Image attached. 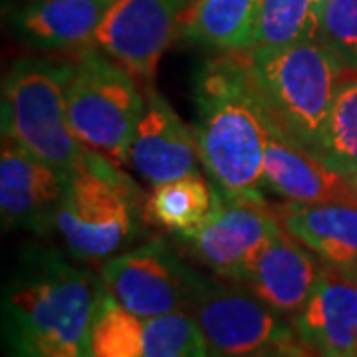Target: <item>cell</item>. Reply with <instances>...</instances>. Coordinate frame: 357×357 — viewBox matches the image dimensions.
Returning <instances> with one entry per match:
<instances>
[{
  "label": "cell",
  "instance_id": "1",
  "mask_svg": "<svg viewBox=\"0 0 357 357\" xmlns=\"http://www.w3.org/2000/svg\"><path fill=\"white\" fill-rule=\"evenodd\" d=\"M192 131L211 183L225 199L264 203V155L272 114L241 52L208 58L192 84Z\"/></svg>",
  "mask_w": 357,
  "mask_h": 357
},
{
  "label": "cell",
  "instance_id": "2",
  "mask_svg": "<svg viewBox=\"0 0 357 357\" xmlns=\"http://www.w3.org/2000/svg\"><path fill=\"white\" fill-rule=\"evenodd\" d=\"M102 278L54 250L22 256L4 288L2 337L8 357L86 351Z\"/></svg>",
  "mask_w": 357,
  "mask_h": 357
},
{
  "label": "cell",
  "instance_id": "3",
  "mask_svg": "<svg viewBox=\"0 0 357 357\" xmlns=\"http://www.w3.org/2000/svg\"><path fill=\"white\" fill-rule=\"evenodd\" d=\"M241 54L278 126L319 159L333 98L344 79L342 64L318 38Z\"/></svg>",
  "mask_w": 357,
  "mask_h": 357
},
{
  "label": "cell",
  "instance_id": "4",
  "mask_svg": "<svg viewBox=\"0 0 357 357\" xmlns=\"http://www.w3.org/2000/svg\"><path fill=\"white\" fill-rule=\"evenodd\" d=\"M70 70L72 62L24 56L10 66L2 82V137L64 173L82 165L89 151L68 121Z\"/></svg>",
  "mask_w": 357,
  "mask_h": 357
},
{
  "label": "cell",
  "instance_id": "5",
  "mask_svg": "<svg viewBox=\"0 0 357 357\" xmlns=\"http://www.w3.org/2000/svg\"><path fill=\"white\" fill-rule=\"evenodd\" d=\"M137 187L119 167L88 151L82 165L68 173L56 213V232L70 255L84 262H105L123 252L137 236Z\"/></svg>",
  "mask_w": 357,
  "mask_h": 357
},
{
  "label": "cell",
  "instance_id": "6",
  "mask_svg": "<svg viewBox=\"0 0 357 357\" xmlns=\"http://www.w3.org/2000/svg\"><path fill=\"white\" fill-rule=\"evenodd\" d=\"M137 77L96 44L77 52L72 62L66 107L77 141L114 165L129 163V149L145 109Z\"/></svg>",
  "mask_w": 357,
  "mask_h": 357
},
{
  "label": "cell",
  "instance_id": "7",
  "mask_svg": "<svg viewBox=\"0 0 357 357\" xmlns=\"http://www.w3.org/2000/svg\"><path fill=\"white\" fill-rule=\"evenodd\" d=\"M211 357H255L270 345L296 337L292 321L234 280L197 274L189 310Z\"/></svg>",
  "mask_w": 357,
  "mask_h": 357
},
{
  "label": "cell",
  "instance_id": "8",
  "mask_svg": "<svg viewBox=\"0 0 357 357\" xmlns=\"http://www.w3.org/2000/svg\"><path fill=\"white\" fill-rule=\"evenodd\" d=\"M103 286L141 319L187 312L197 272L163 241L129 248L102 264Z\"/></svg>",
  "mask_w": 357,
  "mask_h": 357
},
{
  "label": "cell",
  "instance_id": "9",
  "mask_svg": "<svg viewBox=\"0 0 357 357\" xmlns=\"http://www.w3.org/2000/svg\"><path fill=\"white\" fill-rule=\"evenodd\" d=\"M192 0H115L93 44L143 84H153L159 62L183 32Z\"/></svg>",
  "mask_w": 357,
  "mask_h": 357
},
{
  "label": "cell",
  "instance_id": "10",
  "mask_svg": "<svg viewBox=\"0 0 357 357\" xmlns=\"http://www.w3.org/2000/svg\"><path fill=\"white\" fill-rule=\"evenodd\" d=\"M280 227V217L266 204L236 203L220 192L208 220L178 236L199 264L218 278L243 284L260 252Z\"/></svg>",
  "mask_w": 357,
  "mask_h": 357
},
{
  "label": "cell",
  "instance_id": "11",
  "mask_svg": "<svg viewBox=\"0 0 357 357\" xmlns=\"http://www.w3.org/2000/svg\"><path fill=\"white\" fill-rule=\"evenodd\" d=\"M68 173L44 163L8 137L0 155V215L4 230L46 234L56 229Z\"/></svg>",
  "mask_w": 357,
  "mask_h": 357
},
{
  "label": "cell",
  "instance_id": "12",
  "mask_svg": "<svg viewBox=\"0 0 357 357\" xmlns=\"http://www.w3.org/2000/svg\"><path fill=\"white\" fill-rule=\"evenodd\" d=\"M145 109L129 149V165L151 185L201 173V155L189 128L153 84H143Z\"/></svg>",
  "mask_w": 357,
  "mask_h": 357
},
{
  "label": "cell",
  "instance_id": "13",
  "mask_svg": "<svg viewBox=\"0 0 357 357\" xmlns=\"http://www.w3.org/2000/svg\"><path fill=\"white\" fill-rule=\"evenodd\" d=\"M324 268L318 256L280 222L243 284L272 310L292 319L312 298Z\"/></svg>",
  "mask_w": 357,
  "mask_h": 357
},
{
  "label": "cell",
  "instance_id": "14",
  "mask_svg": "<svg viewBox=\"0 0 357 357\" xmlns=\"http://www.w3.org/2000/svg\"><path fill=\"white\" fill-rule=\"evenodd\" d=\"M274 117V115H272ZM264 189L288 203H356L347 178L324 165L319 159L307 153L272 119L268 133L264 171Z\"/></svg>",
  "mask_w": 357,
  "mask_h": 357
},
{
  "label": "cell",
  "instance_id": "15",
  "mask_svg": "<svg viewBox=\"0 0 357 357\" xmlns=\"http://www.w3.org/2000/svg\"><path fill=\"white\" fill-rule=\"evenodd\" d=\"M290 321L296 337L314 356H357V286L326 264L312 298Z\"/></svg>",
  "mask_w": 357,
  "mask_h": 357
},
{
  "label": "cell",
  "instance_id": "16",
  "mask_svg": "<svg viewBox=\"0 0 357 357\" xmlns=\"http://www.w3.org/2000/svg\"><path fill=\"white\" fill-rule=\"evenodd\" d=\"M115 0H32L13 16L16 36L34 50H82Z\"/></svg>",
  "mask_w": 357,
  "mask_h": 357
},
{
  "label": "cell",
  "instance_id": "17",
  "mask_svg": "<svg viewBox=\"0 0 357 357\" xmlns=\"http://www.w3.org/2000/svg\"><path fill=\"white\" fill-rule=\"evenodd\" d=\"M288 232L337 270L357 268V201L356 203H288L278 213Z\"/></svg>",
  "mask_w": 357,
  "mask_h": 357
},
{
  "label": "cell",
  "instance_id": "18",
  "mask_svg": "<svg viewBox=\"0 0 357 357\" xmlns=\"http://www.w3.org/2000/svg\"><path fill=\"white\" fill-rule=\"evenodd\" d=\"M260 0H192L181 36L220 52L255 48Z\"/></svg>",
  "mask_w": 357,
  "mask_h": 357
},
{
  "label": "cell",
  "instance_id": "19",
  "mask_svg": "<svg viewBox=\"0 0 357 357\" xmlns=\"http://www.w3.org/2000/svg\"><path fill=\"white\" fill-rule=\"evenodd\" d=\"M218 191L201 173L155 185L147 211L177 236L189 234L204 225L217 206Z\"/></svg>",
  "mask_w": 357,
  "mask_h": 357
},
{
  "label": "cell",
  "instance_id": "20",
  "mask_svg": "<svg viewBox=\"0 0 357 357\" xmlns=\"http://www.w3.org/2000/svg\"><path fill=\"white\" fill-rule=\"evenodd\" d=\"M145 319L121 306L103 286L89 326L91 357H143Z\"/></svg>",
  "mask_w": 357,
  "mask_h": 357
},
{
  "label": "cell",
  "instance_id": "21",
  "mask_svg": "<svg viewBox=\"0 0 357 357\" xmlns=\"http://www.w3.org/2000/svg\"><path fill=\"white\" fill-rule=\"evenodd\" d=\"M321 4L319 0H260L255 48H280L316 40Z\"/></svg>",
  "mask_w": 357,
  "mask_h": 357
},
{
  "label": "cell",
  "instance_id": "22",
  "mask_svg": "<svg viewBox=\"0 0 357 357\" xmlns=\"http://www.w3.org/2000/svg\"><path fill=\"white\" fill-rule=\"evenodd\" d=\"M319 161L342 177L357 173V76L342 79L335 91Z\"/></svg>",
  "mask_w": 357,
  "mask_h": 357
},
{
  "label": "cell",
  "instance_id": "23",
  "mask_svg": "<svg viewBox=\"0 0 357 357\" xmlns=\"http://www.w3.org/2000/svg\"><path fill=\"white\" fill-rule=\"evenodd\" d=\"M143 357H211L199 324L189 312L145 321Z\"/></svg>",
  "mask_w": 357,
  "mask_h": 357
},
{
  "label": "cell",
  "instance_id": "24",
  "mask_svg": "<svg viewBox=\"0 0 357 357\" xmlns=\"http://www.w3.org/2000/svg\"><path fill=\"white\" fill-rule=\"evenodd\" d=\"M318 40L345 72H357V0H328L321 4Z\"/></svg>",
  "mask_w": 357,
  "mask_h": 357
},
{
  "label": "cell",
  "instance_id": "25",
  "mask_svg": "<svg viewBox=\"0 0 357 357\" xmlns=\"http://www.w3.org/2000/svg\"><path fill=\"white\" fill-rule=\"evenodd\" d=\"M255 357H318L314 356L306 345L302 344L298 337H290V340H284L278 344L270 345L264 351L256 354Z\"/></svg>",
  "mask_w": 357,
  "mask_h": 357
},
{
  "label": "cell",
  "instance_id": "26",
  "mask_svg": "<svg viewBox=\"0 0 357 357\" xmlns=\"http://www.w3.org/2000/svg\"><path fill=\"white\" fill-rule=\"evenodd\" d=\"M347 178V183H349V187H351V191H354V195H356L357 199V173H354V175H349Z\"/></svg>",
  "mask_w": 357,
  "mask_h": 357
},
{
  "label": "cell",
  "instance_id": "27",
  "mask_svg": "<svg viewBox=\"0 0 357 357\" xmlns=\"http://www.w3.org/2000/svg\"><path fill=\"white\" fill-rule=\"evenodd\" d=\"M86 351H66V354H58V356L54 357H86Z\"/></svg>",
  "mask_w": 357,
  "mask_h": 357
},
{
  "label": "cell",
  "instance_id": "28",
  "mask_svg": "<svg viewBox=\"0 0 357 357\" xmlns=\"http://www.w3.org/2000/svg\"><path fill=\"white\" fill-rule=\"evenodd\" d=\"M344 274L357 286V268H351V270H344Z\"/></svg>",
  "mask_w": 357,
  "mask_h": 357
},
{
  "label": "cell",
  "instance_id": "29",
  "mask_svg": "<svg viewBox=\"0 0 357 357\" xmlns=\"http://www.w3.org/2000/svg\"><path fill=\"white\" fill-rule=\"evenodd\" d=\"M86 357H91V356H89V351H86Z\"/></svg>",
  "mask_w": 357,
  "mask_h": 357
},
{
  "label": "cell",
  "instance_id": "30",
  "mask_svg": "<svg viewBox=\"0 0 357 357\" xmlns=\"http://www.w3.org/2000/svg\"><path fill=\"white\" fill-rule=\"evenodd\" d=\"M319 2H328V0H319Z\"/></svg>",
  "mask_w": 357,
  "mask_h": 357
},
{
  "label": "cell",
  "instance_id": "31",
  "mask_svg": "<svg viewBox=\"0 0 357 357\" xmlns=\"http://www.w3.org/2000/svg\"><path fill=\"white\" fill-rule=\"evenodd\" d=\"M354 357H357V356H354Z\"/></svg>",
  "mask_w": 357,
  "mask_h": 357
}]
</instances>
